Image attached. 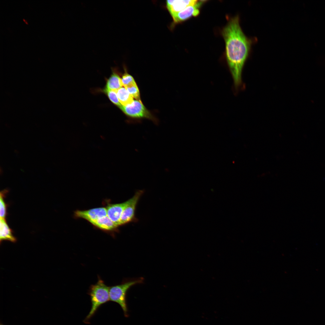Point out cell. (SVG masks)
I'll list each match as a JSON object with an SVG mask.
<instances>
[{"mask_svg": "<svg viewBox=\"0 0 325 325\" xmlns=\"http://www.w3.org/2000/svg\"><path fill=\"white\" fill-rule=\"evenodd\" d=\"M4 240L15 243L16 242L17 240L13 235L12 231L7 224L5 219L0 218V242Z\"/></svg>", "mask_w": 325, "mask_h": 325, "instance_id": "obj_11", "label": "cell"}, {"mask_svg": "<svg viewBox=\"0 0 325 325\" xmlns=\"http://www.w3.org/2000/svg\"><path fill=\"white\" fill-rule=\"evenodd\" d=\"M7 190H5L0 192V218L5 219L6 215V205L4 200Z\"/></svg>", "mask_w": 325, "mask_h": 325, "instance_id": "obj_14", "label": "cell"}, {"mask_svg": "<svg viewBox=\"0 0 325 325\" xmlns=\"http://www.w3.org/2000/svg\"><path fill=\"white\" fill-rule=\"evenodd\" d=\"M142 277L131 280H125L119 284L110 286L109 296L110 301L118 304L122 308L125 317H128L126 295L128 290L135 285L143 283Z\"/></svg>", "mask_w": 325, "mask_h": 325, "instance_id": "obj_3", "label": "cell"}, {"mask_svg": "<svg viewBox=\"0 0 325 325\" xmlns=\"http://www.w3.org/2000/svg\"><path fill=\"white\" fill-rule=\"evenodd\" d=\"M91 224L106 232L112 233L118 231V227L107 215L98 218Z\"/></svg>", "mask_w": 325, "mask_h": 325, "instance_id": "obj_10", "label": "cell"}, {"mask_svg": "<svg viewBox=\"0 0 325 325\" xmlns=\"http://www.w3.org/2000/svg\"><path fill=\"white\" fill-rule=\"evenodd\" d=\"M116 92L119 101L122 106L131 104L134 100L125 87L121 88L116 90Z\"/></svg>", "mask_w": 325, "mask_h": 325, "instance_id": "obj_13", "label": "cell"}, {"mask_svg": "<svg viewBox=\"0 0 325 325\" xmlns=\"http://www.w3.org/2000/svg\"><path fill=\"white\" fill-rule=\"evenodd\" d=\"M107 215V209L104 207L85 210H76L74 212L75 217L84 219L91 223L100 218Z\"/></svg>", "mask_w": 325, "mask_h": 325, "instance_id": "obj_7", "label": "cell"}, {"mask_svg": "<svg viewBox=\"0 0 325 325\" xmlns=\"http://www.w3.org/2000/svg\"><path fill=\"white\" fill-rule=\"evenodd\" d=\"M123 86L121 78L113 73L107 80L105 89L116 91Z\"/></svg>", "mask_w": 325, "mask_h": 325, "instance_id": "obj_12", "label": "cell"}, {"mask_svg": "<svg viewBox=\"0 0 325 325\" xmlns=\"http://www.w3.org/2000/svg\"><path fill=\"white\" fill-rule=\"evenodd\" d=\"M204 1H198L195 4L189 6L172 17L174 24L177 23L197 16L200 13V8Z\"/></svg>", "mask_w": 325, "mask_h": 325, "instance_id": "obj_6", "label": "cell"}, {"mask_svg": "<svg viewBox=\"0 0 325 325\" xmlns=\"http://www.w3.org/2000/svg\"><path fill=\"white\" fill-rule=\"evenodd\" d=\"M127 116L133 119L147 118L154 122L157 121L146 108L141 100H134L131 104L119 107Z\"/></svg>", "mask_w": 325, "mask_h": 325, "instance_id": "obj_4", "label": "cell"}, {"mask_svg": "<svg viewBox=\"0 0 325 325\" xmlns=\"http://www.w3.org/2000/svg\"><path fill=\"white\" fill-rule=\"evenodd\" d=\"M121 79L123 86L125 88L136 83L133 77L127 73L123 74Z\"/></svg>", "mask_w": 325, "mask_h": 325, "instance_id": "obj_17", "label": "cell"}, {"mask_svg": "<svg viewBox=\"0 0 325 325\" xmlns=\"http://www.w3.org/2000/svg\"><path fill=\"white\" fill-rule=\"evenodd\" d=\"M225 42L226 61L235 91L243 87L242 71L255 39L248 37L243 32L237 15L232 18L222 31Z\"/></svg>", "mask_w": 325, "mask_h": 325, "instance_id": "obj_1", "label": "cell"}, {"mask_svg": "<svg viewBox=\"0 0 325 325\" xmlns=\"http://www.w3.org/2000/svg\"><path fill=\"white\" fill-rule=\"evenodd\" d=\"M125 88L133 98L140 100L139 91L136 83Z\"/></svg>", "mask_w": 325, "mask_h": 325, "instance_id": "obj_16", "label": "cell"}, {"mask_svg": "<svg viewBox=\"0 0 325 325\" xmlns=\"http://www.w3.org/2000/svg\"><path fill=\"white\" fill-rule=\"evenodd\" d=\"M116 91L107 89L105 88L104 90V92L107 95L110 101L113 104L119 107L122 105L119 101Z\"/></svg>", "mask_w": 325, "mask_h": 325, "instance_id": "obj_15", "label": "cell"}, {"mask_svg": "<svg viewBox=\"0 0 325 325\" xmlns=\"http://www.w3.org/2000/svg\"><path fill=\"white\" fill-rule=\"evenodd\" d=\"M0 325H4L1 324Z\"/></svg>", "mask_w": 325, "mask_h": 325, "instance_id": "obj_18", "label": "cell"}, {"mask_svg": "<svg viewBox=\"0 0 325 325\" xmlns=\"http://www.w3.org/2000/svg\"><path fill=\"white\" fill-rule=\"evenodd\" d=\"M127 201L115 204H109L106 207L107 216L118 227Z\"/></svg>", "mask_w": 325, "mask_h": 325, "instance_id": "obj_9", "label": "cell"}, {"mask_svg": "<svg viewBox=\"0 0 325 325\" xmlns=\"http://www.w3.org/2000/svg\"><path fill=\"white\" fill-rule=\"evenodd\" d=\"M143 193V190H138L135 192L132 198L126 201V204L119 221V226L137 220L135 217L136 208L138 201Z\"/></svg>", "mask_w": 325, "mask_h": 325, "instance_id": "obj_5", "label": "cell"}, {"mask_svg": "<svg viewBox=\"0 0 325 325\" xmlns=\"http://www.w3.org/2000/svg\"><path fill=\"white\" fill-rule=\"evenodd\" d=\"M198 1L196 0H167L166 1V6L172 17L187 7L195 4Z\"/></svg>", "mask_w": 325, "mask_h": 325, "instance_id": "obj_8", "label": "cell"}, {"mask_svg": "<svg viewBox=\"0 0 325 325\" xmlns=\"http://www.w3.org/2000/svg\"><path fill=\"white\" fill-rule=\"evenodd\" d=\"M98 278L97 282L94 284L91 285L88 291L91 305L89 313L83 321L86 323H89L90 320L101 305L110 301V287L107 286L99 277Z\"/></svg>", "mask_w": 325, "mask_h": 325, "instance_id": "obj_2", "label": "cell"}]
</instances>
